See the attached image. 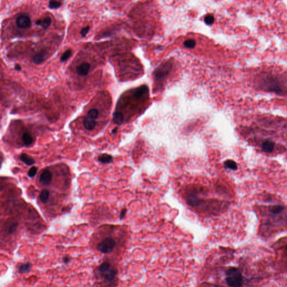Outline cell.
<instances>
[{
    "mask_svg": "<svg viewBox=\"0 0 287 287\" xmlns=\"http://www.w3.org/2000/svg\"><path fill=\"white\" fill-rule=\"evenodd\" d=\"M208 193V190L204 186L190 184L184 190V199L193 208L214 214L220 209L222 203L215 199H206Z\"/></svg>",
    "mask_w": 287,
    "mask_h": 287,
    "instance_id": "cell-1",
    "label": "cell"
},
{
    "mask_svg": "<svg viewBox=\"0 0 287 287\" xmlns=\"http://www.w3.org/2000/svg\"><path fill=\"white\" fill-rule=\"evenodd\" d=\"M96 287H117L118 270L116 265L108 258L104 260L94 270Z\"/></svg>",
    "mask_w": 287,
    "mask_h": 287,
    "instance_id": "cell-2",
    "label": "cell"
},
{
    "mask_svg": "<svg viewBox=\"0 0 287 287\" xmlns=\"http://www.w3.org/2000/svg\"><path fill=\"white\" fill-rule=\"evenodd\" d=\"M173 68V63L170 60L166 61L155 69L153 76L154 80L155 92L162 89L165 82Z\"/></svg>",
    "mask_w": 287,
    "mask_h": 287,
    "instance_id": "cell-3",
    "label": "cell"
},
{
    "mask_svg": "<svg viewBox=\"0 0 287 287\" xmlns=\"http://www.w3.org/2000/svg\"><path fill=\"white\" fill-rule=\"evenodd\" d=\"M117 240L112 236H106L93 242L92 247L95 251L104 255H110L117 247Z\"/></svg>",
    "mask_w": 287,
    "mask_h": 287,
    "instance_id": "cell-4",
    "label": "cell"
},
{
    "mask_svg": "<svg viewBox=\"0 0 287 287\" xmlns=\"http://www.w3.org/2000/svg\"><path fill=\"white\" fill-rule=\"evenodd\" d=\"M226 280L230 287H241L243 284V277L240 270L235 268L228 269L226 273Z\"/></svg>",
    "mask_w": 287,
    "mask_h": 287,
    "instance_id": "cell-5",
    "label": "cell"
},
{
    "mask_svg": "<svg viewBox=\"0 0 287 287\" xmlns=\"http://www.w3.org/2000/svg\"><path fill=\"white\" fill-rule=\"evenodd\" d=\"M16 23L19 28L26 29L30 28L31 22L30 17L25 15H22L17 17Z\"/></svg>",
    "mask_w": 287,
    "mask_h": 287,
    "instance_id": "cell-6",
    "label": "cell"
},
{
    "mask_svg": "<svg viewBox=\"0 0 287 287\" xmlns=\"http://www.w3.org/2000/svg\"><path fill=\"white\" fill-rule=\"evenodd\" d=\"M52 175L48 169H44L39 177V181L44 184H49L51 181Z\"/></svg>",
    "mask_w": 287,
    "mask_h": 287,
    "instance_id": "cell-7",
    "label": "cell"
},
{
    "mask_svg": "<svg viewBox=\"0 0 287 287\" xmlns=\"http://www.w3.org/2000/svg\"><path fill=\"white\" fill-rule=\"evenodd\" d=\"M90 69V64L88 62H84L80 64L76 68V73L78 75L85 76L88 75Z\"/></svg>",
    "mask_w": 287,
    "mask_h": 287,
    "instance_id": "cell-8",
    "label": "cell"
},
{
    "mask_svg": "<svg viewBox=\"0 0 287 287\" xmlns=\"http://www.w3.org/2000/svg\"><path fill=\"white\" fill-rule=\"evenodd\" d=\"M32 269V264L30 262H24L17 266L18 272L20 274H27L30 272Z\"/></svg>",
    "mask_w": 287,
    "mask_h": 287,
    "instance_id": "cell-9",
    "label": "cell"
},
{
    "mask_svg": "<svg viewBox=\"0 0 287 287\" xmlns=\"http://www.w3.org/2000/svg\"><path fill=\"white\" fill-rule=\"evenodd\" d=\"M83 124L86 130H93L94 129L96 125V122H95V120L90 117L89 116H86L84 120Z\"/></svg>",
    "mask_w": 287,
    "mask_h": 287,
    "instance_id": "cell-10",
    "label": "cell"
},
{
    "mask_svg": "<svg viewBox=\"0 0 287 287\" xmlns=\"http://www.w3.org/2000/svg\"><path fill=\"white\" fill-rule=\"evenodd\" d=\"M274 142L270 140H265L262 144V150L267 153H271L274 150Z\"/></svg>",
    "mask_w": 287,
    "mask_h": 287,
    "instance_id": "cell-11",
    "label": "cell"
},
{
    "mask_svg": "<svg viewBox=\"0 0 287 287\" xmlns=\"http://www.w3.org/2000/svg\"><path fill=\"white\" fill-rule=\"evenodd\" d=\"M46 58V54L45 53V52H41L35 55L34 57H33L32 61L35 64H40L43 63V62L45 61Z\"/></svg>",
    "mask_w": 287,
    "mask_h": 287,
    "instance_id": "cell-12",
    "label": "cell"
},
{
    "mask_svg": "<svg viewBox=\"0 0 287 287\" xmlns=\"http://www.w3.org/2000/svg\"><path fill=\"white\" fill-rule=\"evenodd\" d=\"M52 22L51 18L49 16L45 17L43 20L39 19L35 22L37 25L41 26L44 29H47L51 25Z\"/></svg>",
    "mask_w": 287,
    "mask_h": 287,
    "instance_id": "cell-13",
    "label": "cell"
},
{
    "mask_svg": "<svg viewBox=\"0 0 287 287\" xmlns=\"http://www.w3.org/2000/svg\"><path fill=\"white\" fill-rule=\"evenodd\" d=\"M124 121V116L122 112H116L113 114V121L115 124H121Z\"/></svg>",
    "mask_w": 287,
    "mask_h": 287,
    "instance_id": "cell-14",
    "label": "cell"
},
{
    "mask_svg": "<svg viewBox=\"0 0 287 287\" xmlns=\"http://www.w3.org/2000/svg\"><path fill=\"white\" fill-rule=\"evenodd\" d=\"M98 161L103 164H109L113 162V157L111 155L103 154L98 157Z\"/></svg>",
    "mask_w": 287,
    "mask_h": 287,
    "instance_id": "cell-15",
    "label": "cell"
},
{
    "mask_svg": "<svg viewBox=\"0 0 287 287\" xmlns=\"http://www.w3.org/2000/svg\"><path fill=\"white\" fill-rule=\"evenodd\" d=\"M20 158L22 162H23L27 166H31L35 163L34 160L29 155L26 154L25 153L22 154L20 157Z\"/></svg>",
    "mask_w": 287,
    "mask_h": 287,
    "instance_id": "cell-16",
    "label": "cell"
},
{
    "mask_svg": "<svg viewBox=\"0 0 287 287\" xmlns=\"http://www.w3.org/2000/svg\"><path fill=\"white\" fill-rule=\"evenodd\" d=\"M224 166L226 168H227L232 171H236L238 168L237 163L234 160H230V159L226 160L224 163Z\"/></svg>",
    "mask_w": 287,
    "mask_h": 287,
    "instance_id": "cell-17",
    "label": "cell"
},
{
    "mask_svg": "<svg viewBox=\"0 0 287 287\" xmlns=\"http://www.w3.org/2000/svg\"><path fill=\"white\" fill-rule=\"evenodd\" d=\"M22 139L24 144L26 146L30 145L33 142V137L30 133H23Z\"/></svg>",
    "mask_w": 287,
    "mask_h": 287,
    "instance_id": "cell-18",
    "label": "cell"
},
{
    "mask_svg": "<svg viewBox=\"0 0 287 287\" xmlns=\"http://www.w3.org/2000/svg\"><path fill=\"white\" fill-rule=\"evenodd\" d=\"M49 197V193L47 190H43L39 195L40 200L43 204H45L48 201Z\"/></svg>",
    "mask_w": 287,
    "mask_h": 287,
    "instance_id": "cell-19",
    "label": "cell"
},
{
    "mask_svg": "<svg viewBox=\"0 0 287 287\" xmlns=\"http://www.w3.org/2000/svg\"><path fill=\"white\" fill-rule=\"evenodd\" d=\"M72 55V51L71 49H67L61 55L60 57V61L61 62H64L69 59Z\"/></svg>",
    "mask_w": 287,
    "mask_h": 287,
    "instance_id": "cell-20",
    "label": "cell"
},
{
    "mask_svg": "<svg viewBox=\"0 0 287 287\" xmlns=\"http://www.w3.org/2000/svg\"><path fill=\"white\" fill-rule=\"evenodd\" d=\"M284 210V207L282 205L273 206L271 209L270 211L273 214H279L281 213Z\"/></svg>",
    "mask_w": 287,
    "mask_h": 287,
    "instance_id": "cell-21",
    "label": "cell"
},
{
    "mask_svg": "<svg viewBox=\"0 0 287 287\" xmlns=\"http://www.w3.org/2000/svg\"><path fill=\"white\" fill-rule=\"evenodd\" d=\"M196 45V41L194 39H187L185 40L184 42V46L187 48H190L192 49L195 47Z\"/></svg>",
    "mask_w": 287,
    "mask_h": 287,
    "instance_id": "cell-22",
    "label": "cell"
},
{
    "mask_svg": "<svg viewBox=\"0 0 287 287\" xmlns=\"http://www.w3.org/2000/svg\"><path fill=\"white\" fill-rule=\"evenodd\" d=\"M214 17L211 14H208V15L205 16V17H204V22H205L206 24H207L208 25H212L214 23Z\"/></svg>",
    "mask_w": 287,
    "mask_h": 287,
    "instance_id": "cell-23",
    "label": "cell"
},
{
    "mask_svg": "<svg viewBox=\"0 0 287 287\" xmlns=\"http://www.w3.org/2000/svg\"><path fill=\"white\" fill-rule=\"evenodd\" d=\"M61 6V3L60 1H51L49 2V7L51 9H57L60 8Z\"/></svg>",
    "mask_w": 287,
    "mask_h": 287,
    "instance_id": "cell-24",
    "label": "cell"
},
{
    "mask_svg": "<svg viewBox=\"0 0 287 287\" xmlns=\"http://www.w3.org/2000/svg\"><path fill=\"white\" fill-rule=\"evenodd\" d=\"M98 111L96 109H91L88 112L87 116L96 120L98 116Z\"/></svg>",
    "mask_w": 287,
    "mask_h": 287,
    "instance_id": "cell-25",
    "label": "cell"
},
{
    "mask_svg": "<svg viewBox=\"0 0 287 287\" xmlns=\"http://www.w3.org/2000/svg\"><path fill=\"white\" fill-rule=\"evenodd\" d=\"M17 226V224H13L12 225H11L10 226H9L8 229H7V234L9 235H11L13 234L16 230Z\"/></svg>",
    "mask_w": 287,
    "mask_h": 287,
    "instance_id": "cell-26",
    "label": "cell"
},
{
    "mask_svg": "<svg viewBox=\"0 0 287 287\" xmlns=\"http://www.w3.org/2000/svg\"><path fill=\"white\" fill-rule=\"evenodd\" d=\"M37 170H38V168L36 167H32L29 169V171H28V175L31 178L34 177L36 175V173H37Z\"/></svg>",
    "mask_w": 287,
    "mask_h": 287,
    "instance_id": "cell-27",
    "label": "cell"
},
{
    "mask_svg": "<svg viewBox=\"0 0 287 287\" xmlns=\"http://www.w3.org/2000/svg\"><path fill=\"white\" fill-rule=\"evenodd\" d=\"M89 30H90L89 26H86L85 27H84V28H82L81 30V31H80V34L82 35V37H85L86 34L88 33Z\"/></svg>",
    "mask_w": 287,
    "mask_h": 287,
    "instance_id": "cell-28",
    "label": "cell"
},
{
    "mask_svg": "<svg viewBox=\"0 0 287 287\" xmlns=\"http://www.w3.org/2000/svg\"><path fill=\"white\" fill-rule=\"evenodd\" d=\"M126 212H127L126 209H124L123 210L121 211V214H120V219H122L124 218V216H125V215L126 214Z\"/></svg>",
    "mask_w": 287,
    "mask_h": 287,
    "instance_id": "cell-29",
    "label": "cell"
},
{
    "mask_svg": "<svg viewBox=\"0 0 287 287\" xmlns=\"http://www.w3.org/2000/svg\"><path fill=\"white\" fill-rule=\"evenodd\" d=\"M71 260V258L69 256H66L63 257V262L65 264H67Z\"/></svg>",
    "mask_w": 287,
    "mask_h": 287,
    "instance_id": "cell-30",
    "label": "cell"
},
{
    "mask_svg": "<svg viewBox=\"0 0 287 287\" xmlns=\"http://www.w3.org/2000/svg\"><path fill=\"white\" fill-rule=\"evenodd\" d=\"M15 69L17 71H20L22 70V67L19 64H16L15 65Z\"/></svg>",
    "mask_w": 287,
    "mask_h": 287,
    "instance_id": "cell-31",
    "label": "cell"
},
{
    "mask_svg": "<svg viewBox=\"0 0 287 287\" xmlns=\"http://www.w3.org/2000/svg\"><path fill=\"white\" fill-rule=\"evenodd\" d=\"M117 128L116 127V128H115V129L112 130V133H117Z\"/></svg>",
    "mask_w": 287,
    "mask_h": 287,
    "instance_id": "cell-32",
    "label": "cell"
}]
</instances>
